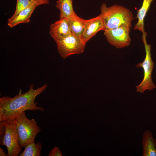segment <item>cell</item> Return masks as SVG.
I'll use <instances>...</instances> for the list:
<instances>
[{
  "instance_id": "ffe728a7",
  "label": "cell",
  "mask_w": 156,
  "mask_h": 156,
  "mask_svg": "<svg viewBox=\"0 0 156 156\" xmlns=\"http://www.w3.org/2000/svg\"><path fill=\"white\" fill-rule=\"evenodd\" d=\"M154 141L155 148V149L156 151V139H154Z\"/></svg>"
},
{
  "instance_id": "7a4b0ae2",
  "label": "cell",
  "mask_w": 156,
  "mask_h": 156,
  "mask_svg": "<svg viewBox=\"0 0 156 156\" xmlns=\"http://www.w3.org/2000/svg\"><path fill=\"white\" fill-rule=\"evenodd\" d=\"M105 29H111L123 25L131 27L133 19L132 12L123 6L114 4L107 7L103 3L100 7Z\"/></svg>"
},
{
  "instance_id": "2e32d148",
  "label": "cell",
  "mask_w": 156,
  "mask_h": 156,
  "mask_svg": "<svg viewBox=\"0 0 156 156\" xmlns=\"http://www.w3.org/2000/svg\"><path fill=\"white\" fill-rule=\"evenodd\" d=\"M36 3H40L41 5L43 4L41 2L32 0H17L16 9L14 14L11 17L16 16L21 11Z\"/></svg>"
},
{
  "instance_id": "e0dca14e",
  "label": "cell",
  "mask_w": 156,
  "mask_h": 156,
  "mask_svg": "<svg viewBox=\"0 0 156 156\" xmlns=\"http://www.w3.org/2000/svg\"><path fill=\"white\" fill-rule=\"evenodd\" d=\"M48 156H62L60 148L55 146L53 148L48 154Z\"/></svg>"
},
{
  "instance_id": "8fae6325",
  "label": "cell",
  "mask_w": 156,
  "mask_h": 156,
  "mask_svg": "<svg viewBox=\"0 0 156 156\" xmlns=\"http://www.w3.org/2000/svg\"><path fill=\"white\" fill-rule=\"evenodd\" d=\"M154 139L150 130H146L144 132L142 141L143 156H156Z\"/></svg>"
},
{
  "instance_id": "9c48e42d",
  "label": "cell",
  "mask_w": 156,
  "mask_h": 156,
  "mask_svg": "<svg viewBox=\"0 0 156 156\" xmlns=\"http://www.w3.org/2000/svg\"><path fill=\"white\" fill-rule=\"evenodd\" d=\"M49 33L55 41L72 34L67 19L60 18L50 26Z\"/></svg>"
},
{
  "instance_id": "30bf717a",
  "label": "cell",
  "mask_w": 156,
  "mask_h": 156,
  "mask_svg": "<svg viewBox=\"0 0 156 156\" xmlns=\"http://www.w3.org/2000/svg\"><path fill=\"white\" fill-rule=\"evenodd\" d=\"M41 4L38 3H35L22 10L16 16L9 18L8 25L12 28L22 23H26L30 21V18L36 7Z\"/></svg>"
},
{
  "instance_id": "277c9868",
  "label": "cell",
  "mask_w": 156,
  "mask_h": 156,
  "mask_svg": "<svg viewBox=\"0 0 156 156\" xmlns=\"http://www.w3.org/2000/svg\"><path fill=\"white\" fill-rule=\"evenodd\" d=\"M18 135L19 144L21 148L28 144L34 142L37 135L41 129L34 119H28L25 112L15 118Z\"/></svg>"
},
{
  "instance_id": "9a60e30c",
  "label": "cell",
  "mask_w": 156,
  "mask_h": 156,
  "mask_svg": "<svg viewBox=\"0 0 156 156\" xmlns=\"http://www.w3.org/2000/svg\"><path fill=\"white\" fill-rule=\"evenodd\" d=\"M42 147V144L37 142L30 143L27 144L25 147L23 151L20 154L19 156H40L41 155V150Z\"/></svg>"
},
{
  "instance_id": "8992f818",
  "label": "cell",
  "mask_w": 156,
  "mask_h": 156,
  "mask_svg": "<svg viewBox=\"0 0 156 156\" xmlns=\"http://www.w3.org/2000/svg\"><path fill=\"white\" fill-rule=\"evenodd\" d=\"M55 41L58 52L61 57L64 59L73 54L83 53L86 43L81 37L72 34Z\"/></svg>"
},
{
  "instance_id": "52a82bcc",
  "label": "cell",
  "mask_w": 156,
  "mask_h": 156,
  "mask_svg": "<svg viewBox=\"0 0 156 156\" xmlns=\"http://www.w3.org/2000/svg\"><path fill=\"white\" fill-rule=\"evenodd\" d=\"M131 27L123 25L116 28L105 29L104 34L110 44L118 49L123 48L130 44L129 33Z\"/></svg>"
},
{
  "instance_id": "5b68a950",
  "label": "cell",
  "mask_w": 156,
  "mask_h": 156,
  "mask_svg": "<svg viewBox=\"0 0 156 156\" xmlns=\"http://www.w3.org/2000/svg\"><path fill=\"white\" fill-rule=\"evenodd\" d=\"M147 34L146 32L142 33V39L144 43L146 55L144 61L136 64L137 67H142L144 71V77L140 83L136 86V92L144 93L146 90H151L156 88L151 77L152 72L154 67V63L153 61L151 53V46L147 43L146 37Z\"/></svg>"
},
{
  "instance_id": "7c38bea8",
  "label": "cell",
  "mask_w": 156,
  "mask_h": 156,
  "mask_svg": "<svg viewBox=\"0 0 156 156\" xmlns=\"http://www.w3.org/2000/svg\"><path fill=\"white\" fill-rule=\"evenodd\" d=\"M154 0H143L141 8L137 12L136 18L138 19L134 26V29L139 31L142 33L144 32V20L146 14Z\"/></svg>"
},
{
  "instance_id": "4fadbf2b",
  "label": "cell",
  "mask_w": 156,
  "mask_h": 156,
  "mask_svg": "<svg viewBox=\"0 0 156 156\" xmlns=\"http://www.w3.org/2000/svg\"><path fill=\"white\" fill-rule=\"evenodd\" d=\"M67 20L72 34L81 37L84 30L86 20L79 17L75 13Z\"/></svg>"
},
{
  "instance_id": "ac0fdd59",
  "label": "cell",
  "mask_w": 156,
  "mask_h": 156,
  "mask_svg": "<svg viewBox=\"0 0 156 156\" xmlns=\"http://www.w3.org/2000/svg\"><path fill=\"white\" fill-rule=\"evenodd\" d=\"M35 1H39L42 2L43 4H49V0H32Z\"/></svg>"
},
{
  "instance_id": "3957f363",
  "label": "cell",
  "mask_w": 156,
  "mask_h": 156,
  "mask_svg": "<svg viewBox=\"0 0 156 156\" xmlns=\"http://www.w3.org/2000/svg\"><path fill=\"white\" fill-rule=\"evenodd\" d=\"M0 144L6 146L7 156H17L21 151L15 118L1 121Z\"/></svg>"
},
{
  "instance_id": "6da1fadb",
  "label": "cell",
  "mask_w": 156,
  "mask_h": 156,
  "mask_svg": "<svg viewBox=\"0 0 156 156\" xmlns=\"http://www.w3.org/2000/svg\"><path fill=\"white\" fill-rule=\"evenodd\" d=\"M34 86L31 84L27 92L22 94L20 92L13 97L5 96L0 98V122L15 118L27 110L44 111L43 108L37 106L35 101L36 97L47 89V85L45 83L35 89Z\"/></svg>"
},
{
  "instance_id": "5bb4252c",
  "label": "cell",
  "mask_w": 156,
  "mask_h": 156,
  "mask_svg": "<svg viewBox=\"0 0 156 156\" xmlns=\"http://www.w3.org/2000/svg\"><path fill=\"white\" fill-rule=\"evenodd\" d=\"M73 0H58L56 1V7L60 11V18L68 19L75 13Z\"/></svg>"
},
{
  "instance_id": "ba28073f",
  "label": "cell",
  "mask_w": 156,
  "mask_h": 156,
  "mask_svg": "<svg viewBox=\"0 0 156 156\" xmlns=\"http://www.w3.org/2000/svg\"><path fill=\"white\" fill-rule=\"evenodd\" d=\"M105 29L102 16L100 14L95 17L86 20L81 38L86 43L101 30Z\"/></svg>"
},
{
  "instance_id": "d6986e66",
  "label": "cell",
  "mask_w": 156,
  "mask_h": 156,
  "mask_svg": "<svg viewBox=\"0 0 156 156\" xmlns=\"http://www.w3.org/2000/svg\"><path fill=\"white\" fill-rule=\"evenodd\" d=\"M0 156H7V154H6L3 149L0 147Z\"/></svg>"
}]
</instances>
